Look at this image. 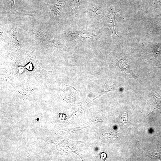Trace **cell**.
Here are the masks:
<instances>
[{
  "label": "cell",
  "mask_w": 161,
  "mask_h": 161,
  "mask_svg": "<svg viewBox=\"0 0 161 161\" xmlns=\"http://www.w3.org/2000/svg\"><path fill=\"white\" fill-rule=\"evenodd\" d=\"M70 1L73 12L75 13L78 7L82 2V0H70Z\"/></svg>",
  "instance_id": "cell-5"
},
{
  "label": "cell",
  "mask_w": 161,
  "mask_h": 161,
  "mask_svg": "<svg viewBox=\"0 0 161 161\" xmlns=\"http://www.w3.org/2000/svg\"><path fill=\"white\" fill-rule=\"evenodd\" d=\"M120 11L115 10H112L110 14L106 17L108 25L112 32L113 38H119L115 31V23L116 14Z\"/></svg>",
  "instance_id": "cell-2"
},
{
  "label": "cell",
  "mask_w": 161,
  "mask_h": 161,
  "mask_svg": "<svg viewBox=\"0 0 161 161\" xmlns=\"http://www.w3.org/2000/svg\"><path fill=\"white\" fill-rule=\"evenodd\" d=\"M63 4L62 0H53L48 5V10L51 18L58 21L59 14Z\"/></svg>",
  "instance_id": "cell-1"
},
{
  "label": "cell",
  "mask_w": 161,
  "mask_h": 161,
  "mask_svg": "<svg viewBox=\"0 0 161 161\" xmlns=\"http://www.w3.org/2000/svg\"><path fill=\"white\" fill-rule=\"evenodd\" d=\"M152 1L154 2H158L161 1V0H152Z\"/></svg>",
  "instance_id": "cell-10"
},
{
  "label": "cell",
  "mask_w": 161,
  "mask_h": 161,
  "mask_svg": "<svg viewBox=\"0 0 161 161\" xmlns=\"http://www.w3.org/2000/svg\"><path fill=\"white\" fill-rule=\"evenodd\" d=\"M88 11L90 15L92 16L95 17L103 14L102 10L99 7L92 6L88 9Z\"/></svg>",
  "instance_id": "cell-4"
},
{
  "label": "cell",
  "mask_w": 161,
  "mask_h": 161,
  "mask_svg": "<svg viewBox=\"0 0 161 161\" xmlns=\"http://www.w3.org/2000/svg\"><path fill=\"white\" fill-rule=\"evenodd\" d=\"M25 68H27L29 70H31L33 68L32 65L31 63H30L25 67Z\"/></svg>",
  "instance_id": "cell-9"
},
{
  "label": "cell",
  "mask_w": 161,
  "mask_h": 161,
  "mask_svg": "<svg viewBox=\"0 0 161 161\" xmlns=\"http://www.w3.org/2000/svg\"><path fill=\"white\" fill-rule=\"evenodd\" d=\"M114 65L118 67L124 73L131 76L135 78H137L136 75L127 63L125 60L118 58L117 59L116 61L114 63Z\"/></svg>",
  "instance_id": "cell-3"
},
{
  "label": "cell",
  "mask_w": 161,
  "mask_h": 161,
  "mask_svg": "<svg viewBox=\"0 0 161 161\" xmlns=\"http://www.w3.org/2000/svg\"><path fill=\"white\" fill-rule=\"evenodd\" d=\"M25 68L21 66L18 67V73L19 74H22L23 72L24 69Z\"/></svg>",
  "instance_id": "cell-8"
},
{
  "label": "cell",
  "mask_w": 161,
  "mask_h": 161,
  "mask_svg": "<svg viewBox=\"0 0 161 161\" xmlns=\"http://www.w3.org/2000/svg\"><path fill=\"white\" fill-rule=\"evenodd\" d=\"M15 0H10V3L11 4V12L14 14L15 15H27L31 16H32V14H23L17 12L15 8V5L14 4V2Z\"/></svg>",
  "instance_id": "cell-6"
},
{
  "label": "cell",
  "mask_w": 161,
  "mask_h": 161,
  "mask_svg": "<svg viewBox=\"0 0 161 161\" xmlns=\"http://www.w3.org/2000/svg\"><path fill=\"white\" fill-rule=\"evenodd\" d=\"M161 51V44L159 46L158 48H157L156 52L155 53V57H157L158 55H159V53Z\"/></svg>",
  "instance_id": "cell-7"
}]
</instances>
